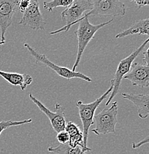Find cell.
<instances>
[{"label": "cell", "mask_w": 149, "mask_h": 154, "mask_svg": "<svg viewBox=\"0 0 149 154\" xmlns=\"http://www.w3.org/2000/svg\"><path fill=\"white\" fill-rule=\"evenodd\" d=\"M112 22H113V19H110L108 22L98 24V25H92V24L90 23L88 18L85 17V18H80L79 20L75 22V24L79 23L77 29L74 32L78 40V49L76 59L71 70L72 71H76V67L79 64L82 56L85 50L88 43L91 41V39L94 38L95 33L101 28H103L104 26L111 23Z\"/></svg>", "instance_id": "1"}, {"label": "cell", "mask_w": 149, "mask_h": 154, "mask_svg": "<svg viewBox=\"0 0 149 154\" xmlns=\"http://www.w3.org/2000/svg\"><path fill=\"white\" fill-rule=\"evenodd\" d=\"M113 89V85L110 84V87L108 88V91L102 94L100 97L96 99L94 102L88 104H84L82 101L76 102V107L79 110V118L81 119L82 124V134H83V142L85 147H88V136L89 128L91 125L94 124V113L97 107L102 102L104 99H106L108 96H109Z\"/></svg>", "instance_id": "2"}, {"label": "cell", "mask_w": 149, "mask_h": 154, "mask_svg": "<svg viewBox=\"0 0 149 154\" xmlns=\"http://www.w3.org/2000/svg\"><path fill=\"white\" fill-rule=\"evenodd\" d=\"M117 102H113L108 108H105L98 114L94 115V122L96 125L91 132L97 136L108 134H116V125L117 123Z\"/></svg>", "instance_id": "3"}, {"label": "cell", "mask_w": 149, "mask_h": 154, "mask_svg": "<svg viewBox=\"0 0 149 154\" xmlns=\"http://www.w3.org/2000/svg\"><path fill=\"white\" fill-rule=\"evenodd\" d=\"M93 8V0H73L69 6L61 14L62 20L66 22V25L59 30L50 33L51 35L57 34L61 32H68L75 22L82 18V15Z\"/></svg>", "instance_id": "4"}, {"label": "cell", "mask_w": 149, "mask_h": 154, "mask_svg": "<svg viewBox=\"0 0 149 154\" xmlns=\"http://www.w3.org/2000/svg\"><path fill=\"white\" fill-rule=\"evenodd\" d=\"M149 39L147 38L139 48H137L135 51H133L129 56H128L127 57L125 58V59H122L120 62L119 65H118L117 69H116V72H115L114 77H113V79L110 81V84L113 85V89H112L111 93H110V95L108 98V101L105 102V106H108L110 103V102L112 101V99L116 96V94H118V92L120 91V85H121L122 80H123V77L126 76L128 73L129 72L130 69H131V65H132L133 62L135 60V59L139 56V54H140L142 51H143L144 48L148 45Z\"/></svg>", "instance_id": "5"}, {"label": "cell", "mask_w": 149, "mask_h": 154, "mask_svg": "<svg viewBox=\"0 0 149 154\" xmlns=\"http://www.w3.org/2000/svg\"><path fill=\"white\" fill-rule=\"evenodd\" d=\"M126 5L118 0H93V8L82 18L88 17H123L126 14Z\"/></svg>", "instance_id": "6"}, {"label": "cell", "mask_w": 149, "mask_h": 154, "mask_svg": "<svg viewBox=\"0 0 149 154\" xmlns=\"http://www.w3.org/2000/svg\"><path fill=\"white\" fill-rule=\"evenodd\" d=\"M24 47L28 50L30 56H32V57L34 58L36 62H41L42 64H44L45 65H46L47 67L52 69L54 72H56L59 76L62 77V78L67 79L77 78L81 79L84 80V81L87 82H92V79L89 76H85L83 73L76 71L73 72L71 70H70V69L67 68V67H60L55 65L51 61H50V59H48V58L46 57L45 54H40L37 51H36L34 48H32L28 43H25L24 44Z\"/></svg>", "instance_id": "7"}, {"label": "cell", "mask_w": 149, "mask_h": 154, "mask_svg": "<svg viewBox=\"0 0 149 154\" xmlns=\"http://www.w3.org/2000/svg\"><path fill=\"white\" fill-rule=\"evenodd\" d=\"M29 98L30 100L39 107V110L47 116L53 129L56 133L58 134L61 131H65V125H66L65 116V107L61 105L60 104L56 103V110L54 112H52L49 109H48L39 100H38L36 97H34L31 93L29 94Z\"/></svg>", "instance_id": "8"}, {"label": "cell", "mask_w": 149, "mask_h": 154, "mask_svg": "<svg viewBox=\"0 0 149 154\" xmlns=\"http://www.w3.org/2000/svg\"><path fill=\"white\" fill-rule=\"evenodd\" d=\"M19 24L29 27L32 30H45V22L40 11L39 2L30 0L28 8L22 13Z\"/></svg>", "instance_id": "9"}, {"label": "cell", "mask_w": 149, "mask_h": 154, "mask_svg": "<svg viewBox=\"0 0 149 154\" xmlns=\"http://www.w3.org/2000/svg\"><path fill=\"white\" fill-rule=\"evenodd\" d=\"M18 0H0V30L1 41L5 42V33L12 24V19L17 10Z\"/></svg>", "instance_id": "10"}, {"label": "cell", "mask_w": 149, "mask_h": 154, "mask_svg": "<svg viewBox=\"0 0 149 154\" xmlns=\"http://www.w3.org/2000/svg\"><path fill=\"white\" fill-rule=\"evenodd\" d=\"M123 79L131 82L133 85L146 88L149 86V66L142 63L133 62L129 72Z\"/></svg>", "instance_id": "11"}, {"label": "cell", "mask_w": 149, "mask_h": 154, "mask_svg": "<svg viewBox=\"0 0 149 154\" xmlns=\"http://www.w3.org/2000/svg\"><path fill=\"white\" fill-rule=\"evenodd\" d=\"M123 99L132 102L138 110V115L142 119L148 118L149 115V95L148 94H122Z\"/></svg>", "instance_id": "12"}, {"label": "cell", "mask_w": 149, "mask_h": 154, "mask_svg": "<svg viewBox=\"0 0 149 154\" xmlns=\"http://www.w3.org/2000/svg\"><path fill=\"white\" fill-rule=\"evenodd\" d=\"M65 131L68 133L69 136L68 144L72 147H79L82 149L84 152L91 151L90 147H85L83 142V134L79 127L72 122H68L65 125Z\"/></svg>", "instance_id": "13"}, {"label": "cell", "mask_w": 149, "mask_h": 154, "mask_svg": "<svg viewBox=\"0 0 149 154\" xmlns=\"http://www.w3.org/2000/svg\"><path fill=\"white\" fill-rule=\"evenodd\" d=\"M0 76L14 86H20L24 91L33 82V78L28 74H21L19 73H10L0 70Z\"/></svg>", "instance_id": "14"}, {"label": "cell", "mask_w": 149, "mask_h": 154, "mask_svg": "<svg viewBox=\"0 0 149 154\" xmlns=\"http://www.w3.org/2000/svg\"><path fill=\"white\" fill-rule=\"evenodd\" d=\"M138 34V35H149V19H139L136 21L131 25V26L126 30L117 33L115 36L116 38H120L130 36V35Z\"/></svg>", "instance_id": "15"}, {"label": "cell", "mask_w": 149, "mask_h": 154, "mask_svg": "<svg viewBox=\"0 0 149 154\" xmlns=\"http://www.w3.org/2000/svg\"><path fill=\"white\" fill-rule=\"evenodd\" d=\"M48 150L54 154H86L81 147H72L68 143L60 144L57 147H49Z\"/></svg>", "instance_id": "16"}, {"label": "cell", "mask_w": 149, "mask_h": 154, "mask_svg": "<svg viewBox=\"0 0 149 154\" xmlns=\"http://www.w3.org/2000/svg\"><path fill=\"white\" fill-rule=\"evenodd\" d=\"M73 0H54L51 2H44L43 5L44 8L51 12L54 8L59 7L67 8L72 3Z\"/></svg>", "instance_id": "17"}, {"label": "cell", "mask_w": 149, "mask_h": 154, "mask_svg": "<svg viewBox=\"0 0 149 154\" xmlns=\"http://www.w3.org/2000/svg\"><path fill=\"white\" fill-rule=\"evenodd\" d=\"M32 122L31 119H28L22 120V121H13V120H8V121H1L0 122V136L2 133L5 131L8 128L11 127L20 126V125H27Z\"/></svg>", "instance_id": "18"}, {"label": "cell", "mask_w": 149, "mask_h": 154, "mask_svg": "<svg viewBox=\"0 0 149 154\" xmlns=\"http://www.w3.org/2000/svg\"><path fill=\"white\" fill-rule=\"evenodd\" d=\"M57 139L60 144H65L69 142V136L65 131H61L57 135Z\"/></svg>", "instance_id": "19"}, {"label": "cell", "mask_w": 149, "mask_h": 154, "mask_svg": "<svg viewBox=\"0 0 149 154\" xmlns=\"http://www.w3.org/2000/svg\"><path fill=\"white\" fill-rule=\"evenodd\" d=\"M30 0H21L17 2V10H20L22 13H23L29 6Z\"/></svg>", "instance_id": "20"}, {"label": "cell", "mask_w": 149, "mask_h": 154, "mask_svg": "<svg viewBox=\"0 0 149 154\" xmlns=\"http://www.w3.org/2000/svg\"><path fill=\"white\" fill-rule=\"evenodd\" d=\"M133 3L135 5L137 9H140L142 7H145V6L149 5V1L148 0H132Z\"/></svg>", "instance_id": "21"}, {"label": "cell", "mask_w": 149, "mask_h": 154, "mask_svg": "<svg viewBox=\"0 0 149 154\" xmlns=\"http://www.w3.org/2000/svg\"><path fill=\"white\" fill-rule=\"evenodd\" d=\"M148 136H147V137H145V139H143V140L140 141V142H134V143H132V144H131V146H132V148L137 149V148H138V147H141V146H142V144H148Z\"/></svg>", "instance_id": "22"}, {"label": "cell", "mask_w": 149, "mask_h": 154, "mask_svg": "<svg viewBox=\"0 0 149 154\" xmlns=\"http://www.w3.org/2000/svg\"><path fill=\"white\" fill-rule=\"evenodd\" d=\"M143 55V63L145 65H148V48H147L146 51L142 53Z\"/></svg>", "instance_id": "23"}, {"label": "cell", "mask_w": 149, "mask_h": 154, "mask_svg": "<svg viewBox=\"0 0 149 154\" xmlns=\"http://www.w3.org/2000/svg\"><path fill=\"white\" fill-rule=\"evenodd\" d=\"M5 42H2V41H0V46L3 45H5Z\"/></svg>", "instance_id": "24"}]
</instances>
